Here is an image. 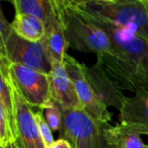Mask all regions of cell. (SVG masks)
I'll use <instances>...</instances> for the list:
<instances>
[{"label":"cell","instance_id":"cell-10","mask_svg":"<svg viewBox=\"0 0 148 148\" xmlns=\"http://www.w3.org/2000/svg\"><path fill=\"white\" fill-rule=\"evenodd\" d=\"M83 69L97 99L107 108L114 107L120 111L128 97L118 88L109 74L106 72L103 64L97 60V62L90 67H87L84 64Z\"/></svg>","mask_w":148,"mask_h":148},{"label":"cell","instance_id":"cell-12","mask_svg":"<svg viewBox=\"0 0 148 148\" xmlns=\"http://www.w3.org/2000/svg\"><path fill=\"white\" fill-rule=\"evenodd\" d=\"M55 13L49 23L46 25V34L42 41L51 66L53 64H64L67 50L69 48L57 0H55Z\"/></svg>","mask_w":148,"mask_h":148},{"label":"cell","instance_id":"cell-23","mask_svg":"<svg viewBox=\"0 0 148 148\" xmlns=\"http://www.w3.org/2000/svg\"><path fill=\"white\" fill-rule=\"evenodd\" d=\"M0 148H21V146H19L18 142H15V143L8 144V145L5 146V147H0Z\"/></svg>","mask_w":148,"mask_h":148},{"label":"cell","instance_id":"cell-7","mask_svg":"<svg viewBox=\"0 0 148 148\" xmlns=\"http://www.w3.org/2000/svg\"><path fill=\"white\" fill-rule=\"evenodd\" d=\"M88 19L109 36L114 53L120 58L140 66L148 57V40L145 38L124 27Z\"/></svg>","mask_w":148,"mask_h":148},{"label":"cell","instance_id":"cell-16","mask_svg":"<svg viewBox=\"0 0 148 148\" xmlns=\"http://www.w3.org/2000/svg\"><path fill=\"white\" fill-rule=\"evenodd\" d=\"M15 14H27L49 23L55 13V0H12Z\"/></svg>","mask_w":148,"mask_h":148},{"label":"cell","instance_id":"cell-5","mask_svg":"<svg viewBox=\"0 0 148 148\" xmlns=\"http://www.w3.org/2000/svg\"><path fill=\"white\" fill-rule=\"evenodd\" d=\"M0 58L10 64L23 65L49 74L51 64L42 44L29 42L18 37L14 32L3 44H0Z\"/></svg>","mask_w":148,"mask_h":148},{"label":"cell","instance_id":"cell-20","mask_svg":"<svg viewBox=\"0 0 148 148\" xmlns=\"http://www.w3.org/2000/svg\"><path fill=\"white\" fill-rule=\"evenodd\" d=\"M139 69H140V77H141V82L142 85H143L144 93H147L148 95V57L139 66Z\"/></svg>","mask_w":148,"mask_h":148},{"label":"cell","instance_id":"cell-6","mask_svg":"<svg viewBox=\"0 0 148 148\" xmlns=\"http://www.w3.org/2000/svg\"><path fill=\"white\" fill-rule=\"evenodd\" d=\"M64 65L70 79L73 82L83 110H85L99 123H109L113 118L112 113L97 99L95 93V90L84 73V63H80L75 58L67 54L64 60Z\"/></svg>","mask_w":148,"mask_h":148},{"label":"cell","instance_id":"cell-15","mask_svg":"<svg viewBox=\"0 0 148 148\" xmlns=\"http://www.w3.org/2000/svg\"><path fill=\"white\" fill-rule=\"evenodd\" d=\"M11 27L18 37L34 43L43 41L46 34L45 23L41 19L27 14H14Z\"/></svg>","mask_w":148,"mask_h":148},{"label":"cell","instance_id":"cell-4","mask_svg":"<svg viewBox=\"0 0 148 148\" xmlns=\"http://www.w3.org/2000/svg\"><path fill=\"white\" fill-rule=\"evenodd\" d=\"M60 137L72 148H101V126L85 110H62Z\"/></svg>","mask_w":148,"mask_h":148},{"label":"cell","instance_id":"cell-9","mask_svg":"<svg viewBox=\"0 0 148 148\" xmlns=\"http://www.w3.org/2000/svg\"><path fill=\"white\" fill-rule=\"evenodd\" d=\"M14 103V120L17 142L21 148H45L33 108L25 103L11 81Z\"/></svg>","mask_w":148,"mask_h":148},{"label":"cell","instance_id":"cell-3","mask_svg":"<svg viewBox=\"0 0 148 148\" xmlns=\"http://www.w3.org/2000/svg\"><path fill=\"white\" fill-rule=\"evenodd\" d=\"M7 66L12 84L17 92L29 106L43 111L52 101L49 74L8 62Z\"/></svg>","mask_w":148,"mask_h":148},{"label":"cell","instance_id":"cell-19","mask_svg":"<svg viewBox=\"0 0 148 148\" xmlns=\"http://www.w3.org/2000/svg\"><path fill=\"white\" fill-rule=\"evenodd\" d=\"M12 32L11 23H8V21L5 18L4 14H3L2 9H0V37H1L0 44L4 43Z\"/></svg>","mask_w":148,"mask_h":148},{"label":"cell","instance_id":"cell-2","mask_svg":"<svg viewBox=\"0 0 148 148\" xmlns=\"http://www.w3.org/2000/svg\"><path fill=\"white\" fill-rule=\"evenodd\" d=\"M68 46L82 53L115 54L109 36L82 15L70 0H57Z\"/></svg>","mask_w":148,"mask_h":148},{"label":"cell","instance_id":"cell-18","mask_svg":"<svg viewBox=\"0 0 148 148\" xmlns=\"http://www.w3.org/2000/svg\"><path fill=\"white\" fill-rule=\"evenodd\" d=\"M35 117L37 120L38 127L40 130V134H41V138L43 140V143L45 148H50L52 146V144L55 142L53 137V134H52V130L49 127L48 123L46 122V119L44 117V115L42 114V111H37L35 112Z\"/></svg>","mask_w":148,"mask_h":148},{"label":"cell","instance_id":"cell-8","mask_svg":"<svg viewBox=\"0 0 148 148\" xmlns=\"http://www.w3.org/2000/svg\"><path fill=\"white\" fill-rule=\"evenodd\" d=\"M97 60L120 90H128L135 95L144 93L139 65L122 59L116 54L99 55Z\"/></svg>","mask_w":148,"mask_h":148},{"label":"cell","instance_id":"cell-22","mask_svg":"<svg viewBox=\"0 0 148 148\" xmlns=\"http://www.w3.org/2000/svg\"><path fill=\"white\" fill-rule=\"evenodd\" d=\"M101 148H120V147H118L117 145H115V144L108 141L105 138V136L101 134Z\"/></svg>","mask_w":148,"mask_h":148},{"label":"cell","instance_id":"cell-13","mask_svg":"<svg viewBox=\"0 0 148 148\" xmlns=\"http://www.w3.org/2000/svg\"><path fill=\"white\" fill-rule=\"evenodd\" d=\"M120 124L140 135L148 136V95L128 97L120 110Z\"/></svg>","mask_w":148,"mask_h":148},{"label":"cell","instance_id":"cell-24","mask_svg":"<svg viewBox=\"0 0 148 148\" xmlns=\"http://www.w3.org/2000/svg\"><path fill=\"white\" fill-rule=\"evenodd\" d=\"M145 1V5H146V8H147V10H148V0H144Z\"/></svg>","mask_w":148,"mask_h":148},{"label":"cell","instance_id":"cell-14","mask_svg":"<svg viewBox=\"0 0 148 148\" xmlns=\"http://www.w3.org/2000/svg\"><path fill=\"white\" fill-rule=\"evenodd\" d=\"M101 134L111 143L117 145L120 148H148V144H145L141 139V135L137 132L125 127V126L116 125L112 126L109 123L101 124Z\"/></svg>","mask_w":148,"mask_h":148},{"label":"cell","instance_id":"cell-1","mask_svg":"<svg viewBox=\"0 0 148 148\" xmlns=\"http://www.w3.org/2000/svg\"><path fill=\"white\" fill-rule=\"evenodd\" d=\"M87 18L124 27L148 40V10L144 0H70Z\"/></svg>","mask_w":148,"mask_h":148},{"label":"cell","instance_id":"cell-11","mask_svg":"<svg viewBox=\"0 0 148 148\" xmlns=\"http://www.w3.org/2000/svg\"><path fill=\"white\" fill-rule=\"evenodd\" d=\"M51 99L61 110L83 109L64 64H53L49 72Z\"/></svg>","mask_w":148,"mask_h":148},{"label":"cell","instance_id":"cell-21","mask_svg":"<svg viewBox=\"0 0 148 148\" xmlns=\"http://www.w3.org/2000/svg\"><path fill=\"white\" fill-rule=\"evenodd\" d=\"M50 148H72V146L67 140L63 139V138H59L52 144Z\"/></svg>","mask_w":148,"mask_h":148},{"label":"cell","instance_id":"cell-17","mask_svg":"<svg viewBox=\"0 0 148 148\" xmlns=\"http://www.w3.org/2000/svg\"><path fill=\"white\" fill-rule=\"evenodd\" d=\"M44 117L46 119V122L48 123L49 127L52 131H60L62 126V110L59 106L53 101L43 110Z\"/></svg>","mask_w":148,"mask_h":148}]
</instances>
